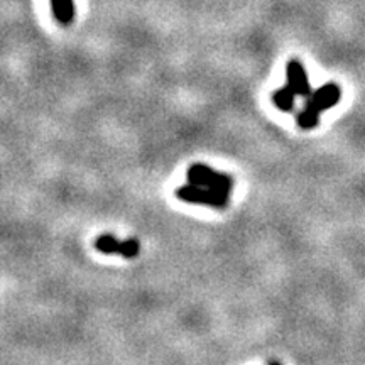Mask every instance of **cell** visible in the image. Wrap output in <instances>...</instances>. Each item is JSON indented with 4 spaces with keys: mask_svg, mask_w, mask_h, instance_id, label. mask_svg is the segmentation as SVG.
I'll list each match as a JSON object with an SVG mask.
<instances>
[{
    "mask_svg": "<svg viewBox=\"0 0 365 365\" xmlns=\"http://www.w3.org/2000/svg\"><path fill=\"white\" fill-rule=\"evenodd\" d=\"M186 178H188L190 185L205 186V188L217 191L218 195L225 196V198H230L232 190H234L232 176L212 170V168L205 166V164H193L188 173H186Z\"/></svg>",
    "mask_w": 365,
    "mask_h": 365,
    "instance_id": "1",
    "label": "cell"
},
{
    "mask_svg": "<svg viewBox=\"0 0 365 365\" xmlns=\"http://www.w3.org/2000/svg\"><path fill=\"white\" fill-rule=\"evenodd\" d=\"M176 196L186 203H195V205H205V207H212L223 210L228 207V198L218 195L217 191L205 188V186H196V185H186L176 190Z\"/></svg>",
    "mask_w": 365,
    "mask_h": 365,
    "instance_id": "2",
    "label": "cell"
},
{
    "mask_svg": "<svg viewBox=\"0 0 365 365\" xmlns=\"http://www.w3.org/2000/svg\"><path fill=\"white\" fill-rule=\"evenodd\" d=\"M341 98V88L336 83H327L319 86L318 90H314L312 97L308 98V102L304 107L312 108V110L322 113L330 110L333 105H336Z\"/></svg>",
    "mask_w": 365,
    "mask_h": 365,
    "instance_id": "3",
    "label": "cell"
},
{
    "mask_svg": "<svg viewBox=\"0 0 365 365\" xmlns=\"http://www.w3.org/2000/svg\"><path fill=\"white\" fill-rule=\"evenodd\" d=\"M286 78H287V85L294 90V93L298 95V97H303V98L312 97L313 90H312V85H309L307 70H304L303 63L298 61V59H291V61L286 65Z\"/></svg>",
    "mask_w": 365,
    "mask_h": 365,
    "instance_id": "4",
    "label": "cell"
},
{
    "mask_svg": "<svg viewBox=\"0 0 365 365\" xmlns=\"http://www.w3.org/2000/svg\"><path fill=\"white\" fill-rule=\"evenodd\" d=\"M51 12L59 24L68 26L75 19V0H49Z\"/></svg>",
    "mask_w": 365,
    "mask_h": 365,
    "instance_id": "5",
    "label": "cell"
},
{
    "mask_svg": "<svg viewBox=\"0 0 365 365\" xmlns=\"http://www.w3.org/2000/svg\"><path fill=\"white\" fill-rule=\"evenodd\" d=\"M294 98H296V93L294 90L291 88L289 85L282 86V88L276 90L272 93V102L276 105L277 108L282 112H291L294 108Z\"/></svg>",
    "mask_w": 365,
    "mask_h": 365,
    "instance_id": "6",
    "label": "cell"
},
{
    "mask_svg": "<svg viewBox=\"0 0 365 365\" xmlns=\"http://www.w3.org/2000/svg\"><path fill=\"white\" fill-rule=\"evenodd\" d=\"M124 240H118L113 235H100L95 240V249L102 254H120Z\"/></svg>",
    "mask_w": 365,
    "mask_h": 365,
    "instance_id": "7",
    "label": "cell"
},
{
    "mask_svg": "<svg viewBox=\"0 0 365 365\" xmlns=\"http://www.w3.org/2000/svg\"><path fill=\"white\" fill-rule=\"evenodd\" d=\"M296 122H298L299 129H303V130L314 129L319 122V113L312 110V108L304 107L303 110L298 113V117H296Z\"/></svg>",
    "mask_w": 365,
    "mask_h": 365,
    "instance_id": "8",
    "label": "cell"
},
{
    "mask_svg": "<svg viewBox=\"0 0 365 365\" xmlns=\"http://www.w3.org/2000/svg\"><path fill=\"white\" fill-rule=\"evenodd\" d=\"M269 365H281V364L276 362V360H272V362H269Z\"/></svg>",
    "mask_w": 365,
    "mask_h": 365,
    "instance_id": "9",
    "label": "cell"
}]
</instances>
